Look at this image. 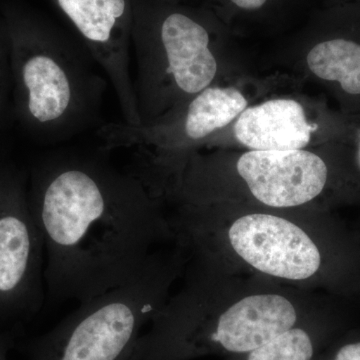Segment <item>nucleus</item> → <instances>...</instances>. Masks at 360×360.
Segmentation results:
<instances>
[{
  "instance_id": "1a4fd4ad",
  "label": "nucleus",
  "mask_w": 360,
  "mask_h": 360,
  "mask_svg": "<svg viewBox=\"0 0 360 360\" xmlns=\"http://www.w3.org/2000/svg\"><path fill=\"white\" fill-rule=\"evenodd\" d=\"M248 101L233 87H207L187 104L179 129L181 136L198 141L224 129L246 110Z\"/></svg>"
},
{
  "instance_id": "9d476101",
  "label": "nucleus",
  "mask_w": 360,
  "mask_h": 360,
  "mask_svg": "<svg viewBox=\"0 0 360 360\" xmlns=\"http://www.w3.org/2000/svg\"><path fill=\"white\" fill-rule=\"evenodd\" d=\"M307 65L317 77L340 82L349 94H360V44L335 39L314 45L307 56Z\"/></svg>"
},
{
  "instance_id": "ddd939ff",
  "label": "nucleus",
  "mask_w": 360,
  "mask_h": 360,
  "mask_svg": "<svg viewBox=\"0 0 360 360\" xmlns=\"http://www.w3.org/2000/svg\"><path fill=\"white\" fill-rule=\"evenodd\" d=\"M18 336L13 335H0V360L9 359V352L15 345Z\"/></svg>"
},
{
  "instance_id": "423d86ee",
  "label": "nucleus",
  "mask_w": 360,
  "mask_h": 360,
  "mask_svg": "<svg viewBox=\"0 0 360 360\" xmlns=\"http://www.w3.org/2000/svg\"><path fill=\"white\" fill-rule=\"evenodd\" d=\"M229 238L239 257L269 276L304 281L321 266V252L307 232L276 215H245L232 224Z\"/></svg>"
},
{
  "instance_id": "f03ea898",
  "label": "nucleus",
  "mask_w": 360,
  "mask_h": 360,
  "mask_svg": "<svg viewBox=\"0 0 360 360\" xmlns=\"http://www.w3.org/2000/svg\"><path fill=\"white\" fill-rule=\"evenodd\" d=\"M134 86L141 125L153 122L170 92L195 96L212 84L217 63L205 21L179 9L132 4Z\"/></svg>"
},
{
  "instance_id": "f257e3e1",
  "label": "nucleus",
  "mask_w": 360,
  "mask_h": 360,
  "mask_svg": "<svg viewBox=\"0 0 360 360\" xmlns=\"http://www.w3.org/2000/svg\"><path fill=\"white\" fill-rule=\"evenodd\" d=\"M104 155L56 153L35 174L30 203L51 302H84L129 283L162 232L148 186Z\"/></svg>"
},
{
  "instance_id": "f8f14e48",
  "label": "nucleus",
  "mask_w": 360,
  "mask_h": 360,
  "mask_svg": "<svg viewBox=\"0 0 360 360\" xmlns=\"http://www.w3.org/2000/svg\"><path fill=\"white\" fill-rule=\"evenodd\" d=\"M326 360H360V340L343 343Z\"/></svg>"
},
{
  "instance_id": "0eeeda50",
  "label": "nucleus",
  "mask_w": 360,
  "mask_h": 360,
  "mask_svg": "<svg viewBox=\"0 0 360 360\" xmlns=\"http://www.w3.org/2000/svg\"><path fill=\"white\" fill-rule=\"evenodd\" d=\"M238 172L252 195L271 207H295L314 200L328 180L319 156L303 150H251L241 155Z\"/></svg>"
},
{
  "instance_id": "39448f33",
  "label": "nucleus",
  "mask_w": 360,
  "mask_h": 360,
  "mask_svg": "<svg viewBox=\"0 0 360 360\" xmlns=\"http://www.w3.org/2000/svg\"><path fill=\"white\" fill-rule=\"evenodd\" d=\"M44 239L13 175L0 174V335L18 336L46 298Z\"/></svg>"
},
{
  "instance_id": "9b49d317",
  "label": "nucleus",
  "mask_w": 360,
  "mask_h": 360,
  "mask_svg": "<svg viewBox=\"0 0 360 360\" xmlns=\"http://www.w3.org/2000/svg\"><path fill=\"white\" fill-rule=\"evenodd\" d=\"M239 13H257L265 11L272 0H221Z\"/></svg>"
},
{
  "instance_id": "7ed1b4c3",
  "label": "nucleus",
  "mask_w": 360,
  "mask_h": 360,
  "mask_svg": "<svg viewBox=\"0 0 360 360\" xmlns=\"http://www.w3.org/2000/svg\"><path fill=\"white\" fill-rule=\"evenodd\" d=\"M151 258L129 283L80 302L25 345L26 360H129L144 324L160 311L167 274Z\"/></svg>"
},
{
  "instance_id": "20e7f679",
  "label": "nucleus",
  "mask_w": 360,
  "mask_h": 360,
  "mask_svg": "<svg viewBox=\"0 0 360 360\" xmlns=\"http://www.w3.org/2000/svg\"><path fill=\"white\" fill-rule=\"evenodd\" d=\"M26 111L53 141H63L96 120L106 80L90 60L58 35H42L21 60Z\"/></svg>"
},
{
  "instance_id": "6e6552de",
  "label": "nucleus",
  "mask_w": 360,
  "mask_h": 360,
  "mask_svg": "<svg viewBox=\"0 0 360 360\" xmlns=\"http://www.w3.org/2000/svg\"><path fill=\"white\" fill-rule=\"evenodd\" d=\"M311 132L302 104L292 99H274L248 108L234 125L238 141L252 150L302 149Z\"/></svg>"
}]
</instances>
